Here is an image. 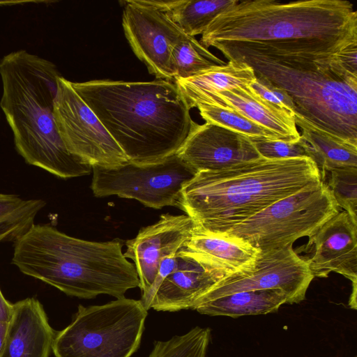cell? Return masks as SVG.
Here are the masks:
<instances>
[{
	"label": "cell",
	"instance_id": "277c9868",
	"mask_svg": "<svg viewBox=\"0 0 357 357\" xmlns=\"http://www.w3.org/2000/svg\"><path fill=\"white\" fill-rule=\"evenodd\" d=\"M0 75V105L25 162L61 178L90 174L92 167L68 151L56 127V66L22 50L1 59Z\"/></svg>",
	"mask_w": 357,
	"mask_h": 357
},
{
	"label": "cell",
	"instance_id": "9c48e42d",
	"mask_svg": "<svg viewBox=\"0 0 357 357\" xmlns=\"http://www.w3.org/2000/svg\"><path fill=\"white\" fill-rule=\"evenodd\" d=\"M92 173L91 188L96 197L117 195L155 209L176 206L183 185L195 175L176 153L153 162L94 166Z\"/></svg>",
	"mask_w": 357,
	"mask_h": 357
},
{
	"label": "cell",
	"instance_id": "30bf717a",
	"mask_svg": "<svg viewBox=\"0 0 357 357\" xmlns=\"http://www.w3.org/2000/svg\"><path fill=\"white\" fill-rule=\"evenodd\" d=\"M54 114L68 151L91 167H113L128 161L95 113L72 86L59 77Z\"/></svg>",
	"mask_w": 357,
	"mask_h": 357
},
{
	"label": "cell",
	"instance_id": "484cf974",
	"mask_svg": "<svg viewBox=\"0 0 357 357\" xmlns=\"http://www.w3.org/2000/svg\"><path fill=\"white\" fill-rule=\"evenodd\" d=\"M195 107L199 109L200 116L206 123L222 127L250 139L280 140L273 132L227 106L199 102Z\"/></svg>",
	"mask_w": 357,
	"mask_h": 357
},
{
	"label": "cell",
	"instance_id": "2e32d148",
	"mask_svg": "<svg viewBox=\"0 0 357 357\" xmlns=\"http://www.w3.org/2000/svg\"><path fill=\"white\" fill-rule=\"evenodd\" d=\"M314 253L307 259L314 277L326 278L331 272L357 282V222L339 212L309 238Z\"/></svg>",
	"mask_w": 357,
	"mask_h": 357
},
{
	"label": "cell",
	"instance_id": "5b68a950",
	"mask_svg": "<svg viewBox=\"0 0 357 357\" xmlns=\"http://www.w3.org/2000/svg\"><path fill=\"white\" fill-rule=\"evenodd\" d=\"M125 241H86L50 225H33L14 243L12 264L24 274L68 296L93 298L107 294L119 298L139 287L134 264L125 257Z\"/></svg>",
	"mask_w": 357,
	"mask_h": 357
},
{
	"label": "cell",
	"instance_id": "5bb4252c",
	"mask_svg": "<svg viewBox=\"0 0 357 357\" xmlns=\"http://www.w3.org/2000/svg\"><path fill=\"white\" fill-rule=\"evenodd\" d=\"M194 228V222L186 214H162L155 223L142 227L136 237L125 242L123 255L134 262L141 300L149 292L163 259L183 247Z\"/></svg>",
	"mask_w": 357,
	"mask_h": 357
},
{
	"label": "cell",
	"instance_id": "8992f818",
	"mask_svg": "<svg viewBox=\"0 0 357 357\" xmlns=\"http://www.w3.org/2000/svg\"><path fill=\"white\" fill-rule=\"evenodd\" d=\"M229 61L245 63L291 98L294 113L317 128L357 143V73L335 60L303 57L273 61L230 52Z\"/></svg>",
	"mask_w": 357,
	"mask_h": 357
},
{
	"label": "cell",
	"instance_id": "4316f807",
	"mask_svg": "<svg viewBox=\"0 0 357 357\" xmlns=\"http://www.w3.org/2000/svg\"><path fill=\"white\" fill-rule=\"evenodd\" d=\"M211 335L210 328L196 326L185 334L155 341L148 357H207Z\"/></svg>",
	"mask_w": 357,
	"mask_h": 357
},
{
	"label": "cell",
	"instance_id": "8fae6325",
	"mask_svg": "<svg viewBox=\"0 0 357 357\" xmlns=\"http://www.w3.org/2000/svg\"><path fill=\"white\" fill-rule=\"evenodd\" d=\"M314 278L307 259L298 256L292 245L260 251L253 268L222 278L199 299L194 308L201 303L234 293L268 289L282 291L287 296L288 304L298 303L305 298Z\"/></svg>",
	"mask_w": 357,
	"mask_h": 357
},
{
	"label": "cell",
	"instance_id": "d6986e66",
	"mask_svg": "<svg viewBox=\"0 0 357 357\" xmlns=\"http://www.w3.org/2000/svg\"><path fill=\"white\" fill-rule=\"evenodd\" d=\"M198 254L226 276L254 268L260 250L246 241L222 234H213L194 228L183 245Z\"/></svg>",
	"mask_w": 357,
	"mask_h": 357
},
{
	"label": "cell",
	"instance_id": "83f0119b",
	"mask_svg": "<svg viewBox=\"0 0 357 357\" xmlns=\"http://www.w3.org/2000/svg\"><path fill=\"white\" fill-rule=\"evenodd\" d=\"M328 187L338 206L357 222V167H343L330 172Z\"/></svg>",
	"mask_w": 357,
	"mask_h": 357
},
{
	"label": "cell",
	"instance_id": "d4e9b609",
	"mask_svg": "<svg viewBox=\"0 0 357 357\" xmlns=\"http://www.w3.org/2000/svg\"><path fill=\"white\" fill-rule=\"evenodd\" d=\"M225 63L195 37L190 36L178 43L172 52L171 68L174 82Z\"/></svg>",
	"mask_w": 357,
	"mask_h": 357
},
{
	"label": "cell",
	"instance_id": "4dcf8cb0",
	"mask_svg": "<svg viewBox=\"0 0 357 357\" xmlns=\"http://www.w3.org/2000/svg\"><path fill=\"white\" fill-rule=\"evenodd\" d=\"M8 324L9 323L0 321V354L4 344L8 331Z\"/></svg>",
	"mask_w": 357,
	"mask_h": 357
},
{
	"label": "cell",
	"instance_id": "6da1fadb",
	"mask_svg": "<svg viewBox=\"0 0 357 357\" xmlns=\"http://www.w3.org/2000/svg\"><path fill=\"white\" fill-rule=\"evenodd\" d=\"M200 43L222 54L338 59L357 50V12L343 0L238 1L210 23Z\"/></svg>",
	"mask_w": 357,
	"mask_h": 357
},
{
	"label": "cell",
	"instance_id": "ac0fdd59",
	"mask_svg": "<svg viewBox=\"0 0 357 357\" xmlns=\"http://www.w3.org/2000/svg\"><path fill=\"white\" fill-rule=\"evenodd\" d=\"M199 102L220 104L238 112L268 129L287 142H297L300 138L294 114L266 101L248 85L210 93L192 102L190 108Z\"/></svg>",
	"mask_w": 357,
	"mask_h": 357
},
{
	"label": "cell",
	"instance_id": "7402d4cb",
	"mask_svg": "<svg viewBox=\"0 0 357 357\" xmlns=\"http://www.w3.org/2000/svg\"><path fill=\"white\" fill-rule=\"evenodd\" d=\"M255 78L253 69L245 63L229 61L174 83L185 98L188 105L204 96L248 85Z\"/></svg>",
	"mask_w": 357,
	"mask_h": 357
},
{
	"label": "cell",
	"instance_id": "603a6c76",
	"mask_svg": "<svg viewBox=\"0 0 357 357\" xmlns=\"http://www.w3.org/2000/svg\"><path fill=\"white\" fill-rule=\"evenodd\" d=\"M165 11L182 31L195 37L204 33L221 13L236 5L237 0H149Z\"/></svg>",
	"mask_w": 357,
	"mask_h": 357
},
{
	"label": "cell",
	"instance_id": "f1b7e54d",
	"mask_svg": "<svg viewBox=\"0 0 357 357\" xmlns=\"http://www.w3.org/2000/svg\"><path fill=\"white\" fill-rule=\"evenodd\" d=\"M250 139L260 156L266 159L309 158L306 149L299 140L291 143L282 140Z\"/></svg>",
	"mask_w": 357,
	"mask_h": 357
},
{
	"label": "cell",
	"instance_id": "e0dca14e",
	"mask_svg": "<svg viewBox=\"0 0 357 357\" xmlns=\"http://www.w3.org/2000/svg\"><path fill=\"white\" fill-rule=\"evenodd\" d=\"M0 357H50L56 332L34 297L15 303Z\"/></svg>",
	"mask_w": 357,
	"mask_h": 357
},
{
	"label": "cell",
	"instance_id": "52a82bcc",
	"mask_svg": "<svg viewBox=\"0 0 357 357\" xmlns=\"http://www.w3.org/2000/svg\"><path fill=\"white\" fill-rule=\"evenodd\" d=\"M148 310L141 300L116 298L79 305L68 326L55 333V357H131L139 347Z\"/></svg>",
	"mask_w": 357,
	"mask_h": 357
},
{
	"label": "cell",
	"instance_id": "7a4b0ae2",
	"mask_svg": "<svg viewBox=\"0 0 357 357\" xmlns=\"http://www.w3.org/2000/svg\"><path fill=\"white\" fill-rule=\"evenodd\" d=\"M71 84L133 162H153L176 153L195 123L185 98L171 81Z\"/></svg>",
	"mask_w": 357,
	"mask_h": 357
},
{
	"label": "cell",
	"instance_id": "44dd1931",
	"mask_svg": "<svg viewBox=\"0 0 357 357\" xmlns=\"http://www.w3.org/2000/svg\"><path fill=\"white\" fill-rule=\"evenodd\" d=\"M287 302L286 295L279 289L246 291L201 303L194 310L210 316L237 318L276 312Z\"/></svg>",
	"mask_w": 357,
	"mask_h": 357
},
{
	"label": "cell",
	"instance_id": "f546056e",
	"mask_svg": "<svg viewBox=\"0 0 357 357\" xmlns=\"http://www.w3.org/2000/svg\"><path fill=\"white\" fill-rule=\"evenodd\" d=\"M13 303L8 301L0 289V321L9 323L13 313Z\"/></svg>",
	"mask_w": 357,
	"mask_h": 357
},
{
	"label": "cell",
	"instance_id": "9a60e30c",
	"mask_svg": "<svg viewBox=\"0 0 357 357\" xmlns=\"http://www.w3.org/2000/svg\"><path fill=\"white\" fill-rule=\"evenodd\" d=\"M176 153L195 174L261 158L249 137L206 122L195 123Z\"/></svg>",
	"mask_w": 357,
	"mask_h": 357
},
{
	"label": "cell",
	"instance_id": "ba28073f",
	"mask_svg": "<svg viewBox=\"0 0 357 357\" xmlns=\"http://www.w3.org/2000/svg\"><path fill=\"white\" fill-rule=\"evenodd\" d=\"M339 213L328 185L321 181L280 199L222 234L242 239L260 251L292 245L312 237Z\"/></svg>",
	"mask_w": 357,
	"mask_h": 357
},
{
	"label": "cell",
	"instance_id": "d6a6232c",
	"mask_svg": "<svg viewBox=\"0 0 357 357\" xmlns=\"http://www.w3.org/2000/svg\"><path fill=\"white\" fill-rule=\"evenodd\" d=\"M337 60H340V59H337ZM344 63V62H343ZM345 64V63H344ZM346 65V64H345ZM347 66V65H346ZM348 67V66H347ZM349 68V67H348ZM350 69V68H349ZM351 70V69H350Z\"/></svg>",
	"mask_w": 357,
	"mask_h": 357
},
{
	"label": "cell",
	"instance_id": "4fadbf2b",
	"mask_svg": "<svg viewBox=\"0 0 357 357\" xmlns=\"http://www.w3.org/2000/svg\"><path fill=\"white\" fill-rule=\"evenodd\" d=\"M122 26L133 52L158 79L174 82L171 56L174 46L188 35L162 10L149 0H126Z\"/></svg>",
	"mask_w": 357,
	"mask_h": 357
},
{
	"label": "cell",
	"instance_id": "3957f363",
	"mask_svg": "<svg viewBox=\"0 0 357 357\" xmlns=\"http://www.w3.org/2000/svg\"><path fill=\"white\" fill-rule=\"evenodd\" d=\"M321 181L319 169L309 158L261 157L196 173L183 185L176 206L195 228L223 234L275 202Z\"/></svg>",
	"mask_w": 357,
	"mask_h": 357
},
{
	"label": "cell",
	"instance_id": "1f68e13d",
	"mask_svg": "<svg viewBox=\"0 0 357 357\" xmlns=\"http://www.w3.org/2000/svg\"><path fill=\"white\" fill-rule=\"evenodd\" d=\"M353 290L351 294V297L349 299V306L351 308L356 309V289H357V282H353Z\"/></svg>",
	"mask_w": 357,
	"mask_h": 357
},
{
	"label": "cell",
	"instance_id": "7c38bea8",
	"mask_svg": "<svg viewBox=\"0 0 357 357\" xmlns=\"http://www.w3.org/2000/svg\"><path fill=\"white\" fill-rule=\"evenodd\" d=\"M225 276L208 260L183 247L163 259L149 292L141 301L147 310H193L199 299Z\"/></svg>",
	"mask_w": 357,
	"mask_h": 357
},
{
	"label": "cell",
	"instance_id": "cb8c5ba5",
	"mask_svg": "<svg viewBox=\"0 0 357 357\" xmlns=\"http://www.w3.org/2000/svg\"><path fill=\"white\" fill-rule=\"evenodd\" d=\"M40 199H24L16 195L0 193V242H15L34 225L45 206Z\"/></svg>",
	"mask_w": 357,
	"mask_h": 357
},
{
	"label": "cell",
	"instance_id": "ffe728a7",
	"mask_svg": "<svg viewBox=\"0 0 357 357\" xmlns=\"http://www.w3.org/2000/svg\"><path fill=\"white\" fill-rule=\"evenodd\" d=\"M294 119L302 130L299 141L319 169L321 181L324 182L326 172L357 167V143L319 129L296 113Z\"/></svg>",
	"mask_w": 357,
	"mask_h": 357
}]
</instances>
